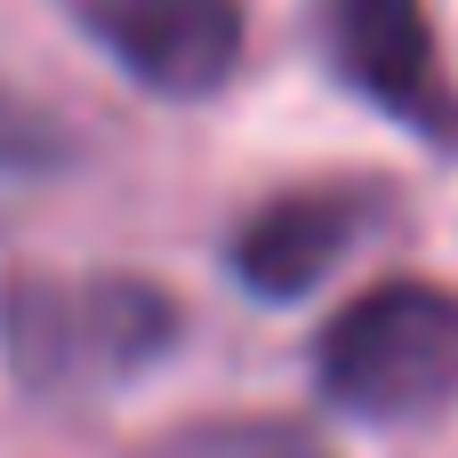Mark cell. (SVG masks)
I'll use <instances>...</instances> for the list:
<instances>
[{
	"mask_svg": "<svg viewBox=\"0 0 458 458\" xmlns=\"http://www.w3.org/2000/svg\"><path fill=\"white\" fill-rule=\"evenodd\" d=\"M185 314L153 274H16L0 290V362L40 403H97L177 346Z\"/></svg>",
	"mask_w": 458,
	"mask_h": 458,
	"instance_id": "6da1fadb",
	"label": "cell"
},
{
	"mask_svg": "<svg viewBox=\"0 0 458 458\" xmlns=\"http://www.w3.org/2000/svg\"><path fill=\"white\" fill-rule=\"evenodd\" d=\"M314 386L330 411L411 427L458 403V290L394 274L330 314L314 338Z\"/></svg>",
	"mask_w": 458,
	"mask_h": 458,
	"instance_id": "7a4b0ae2",
	"label": "cell"
},
{
	"mask_svg": "<svg viewBox=\"0 0 458 458\" xmlns=\"http://www.w3.org/2000/svg\"><path fill=\"white\" fill-rule=\"evenodd\" d=\"M322 56L394 129L427 137L435 153H458V89L419 0H322Z\"/></svg>",
	"mask_w": 458,
	"mask_h": 458,
	"instance_id": "3957f363",
	"label": "cell"
},
{
	"mask_svg": "<svg viewBox=\"0 0 458 458\" xmlns=\"http://www.w3.org/2000/svg\"><path fill=\"white\" fill-rule=\"evenodd\" d=\"M72 24L153 97H217L242 72V0H64Z\"/></svg>",
	"mask_w": 458,
	"mask_h": 458,
	"instance_id": "277c9868",
	"label": "cell"
},
{
	"mask_svg": "<svg viewBox=\"0 0 458 458\" xmlns=\"http://www.w3.org/2000/svg\"><path fill=\"white\" fill-rule=\"evenodd\" d=\"M370 225H378L370 185H290L242 217V233L225 242V266L258 306H290V298L322 290Z\"/></svg>",
	"mask_w": 458,
	"mask_h": 458,
	"instance_id": "5b68a950",
	"label": "cell"
},
{
	"mask_svg": "<svg viewBox=\"0 0 458 458\" xmlns=\"http://www.w3.org/2000/svg\"><path fill=\"white\" fill-rule=\"evenodd\" d=\"M137 458H330V443L306 435L298 419H193Z\"/></svg>",
	"mask_w": 458,
	"mask_h": 458,
	"instance_id": "8992f818",
	"label": "cell"
},
{
	"mask_svg": "<svg viewBox=\"0 0 458 458\" xmlns=\"http://www.w3.org/2000/svg\"><path fill=\"white\" fill-rule=\"evenodd\" d=\"M64 161H72L64 121L40 113L32 97L0 89V193H8V185H40V177H56Z\"/></svg>",
	"mask_w": 458,
	"mask_h": 458,
	"instance_id": "52a82bcc",
	"label": "cell"
}]
</instances>
